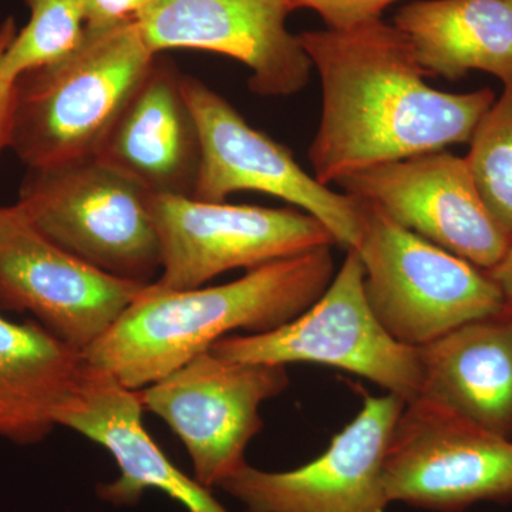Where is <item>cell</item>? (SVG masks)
Instances as JSON below:
<instances>
[{
    "instance_id": "44dd1931",
    "label": "cell",
    "mask_w": 512,
    "mask_h": 512,
    "mask_svg": "<svg viewBox=\"0 0 512 512\" xmlns=\"http://www.w3.org/2000/svg\"><path fill=\"white\" fill-rule=\"evenodd\" d=\"M28 25L16 33L0 60V74L15 82L20 74L72 55L86 37V22L74 0H22Z\"/></svg>"
},
{
    "instance_id": "603a6c76",
    "label": "cell",
    "mask_w": 512,
    "mask_h": 512,
    "mask_svg": "<svg viewBox=\"0 0 512 512\" xmlns=\"http://www.w3.org/2000/svg\"><path fill=\"white\" fill-rule=\"evenodd\" d=\"M153 0H74L87 29H106L133 22Z\"/></svg>"
},
{
    "instance_id": "cb8c5ba5",
    "label": "cell",
    "mask_w": 512,
    "mask_h": 512,
    "mask_svg": "<svg viewBox=\"0 0 512 512\" xmlns=\"http://www.w3.org/2000/svg\"><path fill=\"white\" fill-rule=\"evenodd\" d=\"M16 33L18 28H16L15 19L9 16L0 25V60L15 39ZM13 100H15L13 82H9L0 74V154L5 148H10V140H12Z\"/></svg>"
},
{
    "instance_id": "ffe728a7",
    "label": "cell",
    "mask_w": 512,
    "mask_h": 512,
    "mask_svg": "<svg viewBox=\"0 0 512 512\" xmlns=\"http://www.w3.org/2000/svg\"><path fill=\"white\" fill-rule=\"evenodd\" d=\"M466 157L478 194L512 244V89L484 114Z\"/></svg>"
},
{
    "instance_id": "5bb4252c",
    "label": "cell",
    "mask_w": 512,
    "mask_h": 512,
    "mask_svg": "<svg viewBox=\"0 0 512 512\" xmlns=\"http://www.w3.org/2000/svg\"><path fill=\"white\" fill-rule=\"evenodd\" d=\"M288 0H153L137 18L148 47L197 49L232 57L252 74V93L285 97L311 80L312 62L286 28Z\"/></svg>"
},
{
    "instance_id": "d4e9b609",
    "label": "cell",
    "mask_w": 512,
    "mask_h": 512,
    "mask_svg": "<svg viewBox=\"0 0 512 512\" xmlns=\"http://www.w3.org/2000/svg\"><path fill=\"white\" fill-rule=\"evenodd\" d=\"M487 272L500 288V291L503 292L505 303L512 312V245L504 258Z\"/></svg>"
},
{
    "instance_id": "9c48e42d",
    "label": "cell",
    "mask_w": 512,
    "mask_h": 512,
    "mask_svg": "<svg viewBox=\"0 0 512 512\" xmlns=\"http://www.w3.org/2000/svg\"><path fill=\"white\" fill-rule=\"evenodd\" d=\"M389 504L460 512L512 501V440L420 396L394 424L383 464Z\"/></svg>"
},
{
    "instance_id": "ac0fdd59",
    "label": "cell",
    "mask_w": 512,
    "mask_h": 512,
    "mask_svg": "<svg viewBox=\"0 0 512 512\" xmlns=\"http://www.w3.org/2000/svg\"><path fill=\"white\" fill-rule=\"evenodd\" d=\"M393 25L429 77L458 82L478 70L512 89V0H416Z\"/></svg>"
},
{
    "instance_id": "7402d4cb",
    "label": "cell",
    "mask_w": 512,
    "mask_h": 512,
    "mask_svg": "<svg viewBox=\"0 0 512 512\" xmlns=\"http://www.w3.org/2000/svg\"><path fill=\"white\" fill-rule=\"evenodd\" d=\"M292 10L312 9L328 29L346 30L382 19L384 9L399 0H288Z\"/></svg>"
},
{
    "instance_id": "9a60e30c",
    "label": "cell",
    "mask_w": 512,
    "mask_h": 512,
    "mask_svg": "<svg viewBox=\"0 0 512 512\" xmlns=\"http://www.w3.org/2000/svg\"><path fill=\"white\" fill-rule=\"evenodd\" d=\"M140 392L121 384L92 363H84L79 379L55 414L56 426L77 431L106 448L120 476L99 484L104 503L131 507L144 493L157 490L187 512H229L210 488L187 476L151 439L143 424Z\"/></svg>"
},
{
    "instance_id": "e0dca14e",
    "label": "cell",
    "mask_w": 512,
    "mask_h": 512,
    "mask_svg": "<svg viewBox=\"0 0 512 512\" xmlns=\"http://www.w3.org/2000/svg\"><path fill=\"white\" fill-rule=\"evenodd\" d=\"M421 396L512 440V312L473 320L420 348Z\"/></svg>"
},
{
    "instance_id": "d6986e66",
    "label": "cell",
    "mask_w": 512,
    "mask_h": 512,
    "mask_svg": "<svg viewBox=\"0 0 512 512\" xmlns=\"http://www.w3.org/2000/svg\"><path fill=\"white\" fill-rule=\"evenodd\" d=\"M84 363V353L40 323L0 312V437L20 446L45 440Z\"/></svg>"
},
{
    "instance_id": "2e32d148",
    "label": "cell",
    "mask_w": 512,
    "mask_h": 512,
    "mask_svg": "<svg viewBox=\"0 0 512 512\" xmlns=\"http://www.w3.org/2000/svg\"><path fill=\"white\" fill-rule=\"evenodd\" d=\"M181 76L158 55L96 156L151 195L192 198L200 174V131Z\"/></svg>"
},
{
    "instance_id": "7a4b0ae2",
    "label": "cell",
    "mask_w": 512,
    "mask_h": 512,
    "mask_svg": "<svg viewBox=\"0 0 512 512\" xmlns=\"http://www.w3.org/2000/svg\"><path fill=\"white\" fill-rule=\"evenodd\" d=\"M330 248L249 269L225 285L161 291L150 284L84 357L128 389H144L229 332L259 335L298 318L335 276Z\"/></svg>"
},
{
    "instance_id": "6da1fadb",
    "label": "cell",
    "mask_w": 512,
    "mask_h": 512,
    "mask_svg": "<svg viewBox=\"0 0 512 512\" xmlns=\"http://www.w3.org/2000/svg\"><path fill=\"white\" fill-rule=\"evenodd\" d=\"M299 36L322 82V116L308 156L320 184H336L377 165L470 143L495 93H444L410 40L373 20L346 30Z\"/></svg>"
},
{
    "instance_id": "5b68a950",
    "label": "cell",
    "mask_w": 512,
    "mask_h": 512,
    "mask_svg": "<svg viewBox=\"0 0 512 512\" xmlns=\"http://www.w3.org/2000/svg\"><path fill=\"white\" fill-rule=\"evenodd\" d=\"M150 194L103 163L84 157L29 168L16 207L37 231L107 274L153 284L161 244Z\"/></svg>"
},
{
    "instance_id": "277c9868",
    "label": "cell",
    "mask_w": 512,
    "mask_h": 512,
    "mask_svg": "<svg viewBox=\"0 0 512 512\" xmlns=\"http://www.w3.org/2000/svg\"><path fill=\"white\" fill-rule=\"evenodd\" d=\"M357 201L367 302L397 342L424 348L504 311L503 292L487 271L396 224L375 202Z\"/></svg>"
},
{
    "instance_id": "30bf717a",
    "label": "cell",
    "mask_w": 512,
    "mask_h": 512,
    "mask_svg": "<svg viewBox=\"0 0 512 512\" xmlns=\"http://www.w3.org/2000/svg\"><path fill=\"white\" fill-rule=\"evenodd\" d=\"M181 87L200 131L201 167L194 200L227 202L234 192H262L313 215L346 251L357 248L356 197L320 184L288 148L249 126L229 101L197 77L181 76Z\"/></svg>"
},
{
    "instance_id": "4fadbf2b",
    "label": "cell",
    "mask_w": 512,
    "mask_h": 512,
    "mask_svg": "<svg viewBox=\"0 0 512 512\" xmlns=\"http://www.w3.org/2000/svg\"><path fill=\"white\" fill-rule=\"evenodd\" d=\"M404 406L394 394L366 396L355 419L311 463L289 471L247 463L220 488L248 512H384V457Z\"/></svg>"
},
{
    "instance_id": "52a82bcc",
    "label": "cell",
    "mask_w": 512,
    "mask_h": 512,
    "mask_svg": "<svg viewBox=\"0 0 512 512\" xmlns=\"http://www.w3.org/2000/svg\"><path fill=\"white\" fill-rule=\"evenodd\" d=\"M286 367L207 350L138 392L144 410L183 441L195 480L212 490L247 464L245 450L264 429L259 407L288 389Z\"/></svg>"
},
{
    "instance_id": "3957f363",
    "label": "cell",
    "mask_w": 512,
    "mask_h": 512,
    "mask_svg": "<svg viewBox=\"0 0 512 512\" xmlns=\"http://www.w3.org/2000/svg\"><path fill=\"white\" fill-rule=\"evenodd\" d=\"M157 56L137 20L86 28L72 55L13 82L10 148L28 168L97 156Z\"/></svg>"
},
{
    "instance_id": "7c38bea8",
    "label": "cell",
    "mask_w": 512,
    "mask_h": 512,
    "mask_svg": "<svg viewBox=\"0 0 512 512\" xmlns=\"http://www.w3.org/2000/svg\"><path fill=\"white\" fill-rule=\"evenodd\" d=\"M336 185L375 202L396 224L484 271L512 245L481 200L466 158L448 151L377 165Z\"/></svg>"
},
{
    "instance_id": "8992f818",
    "label": "cell",
    "mask_w": 512,
    "mask_h": 512,
    "mask_svg": "<svg viewBox=\"0 0 512 512\" xmlns=\"http://www.w3.org/2000/svg\"><path fill=\"white\" fill-rule=\"evenodd\" d=\"M363 282L359 252L348 249L328 289L298 318L272 332L225 336L210 350L237 362L336 367L413 402L423 386L420 349L387 333L367 302Z\"/></svg>"
},
{
    "instance_id": "8fae6325",
    "label": "cell",
    "mask_w": 512,
    "mask_h": 512,
    "mask_svg": "<svg viewBox=\"0 0 512 512\" xmlns=\"http://www.w3.org/2000/svg\"><path fill=\"white\" fill-rule=\"evenodd\" d=\"M150 284L107 274L59 247L18 207L0 208V308L29 312L86 352Z\"/></svg>"
},
{
    "instance_id": "ba28073f",
    "label": "cell",
    "mask_w": 512,
    "mask_h": 512,
    "mask_svg": "<svg viewBox=\"0 0 512 512\" xmlns=\"http://www.w3.org/2000/svg\"><path fill=\"white\" fill-rule=\"evenodd\" d=\"M161 244V291H188L232 269L258 266L332 247L313 215L295 208L204 202L180 195L148 197Z\"/></svg>"
}]
</instances>
